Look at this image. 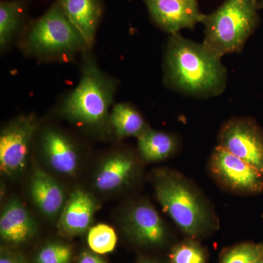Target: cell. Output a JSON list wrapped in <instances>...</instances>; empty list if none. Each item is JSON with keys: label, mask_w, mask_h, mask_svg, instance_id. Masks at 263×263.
I'll use <instances>...</instances> for the list:
<instances>
[{"label": "cell", "mask_w": 263, "mask_h": 263, "mask_svg": "<svg viewBox=\"0 0 263 263\" xmlns=\"http://www.w3.org/2000/svg\"><path fill=\"white\" fill-rule=\"evenodd\" d=\"M26 51L39 58H69L90 48L58 4L35 22L24 39Z\"/></svg>", "instance_id": "5"}, {"label": "cell", "mask_w": 263, "mask_h": 263, "mask_svg": "<svg viewBox=\"0 0 263 263\" xmlns=\"http://www.w3.org/2000/svg\"><path fill=\"white\" fill-rule=\"evenodd\" d=\"M137 138L138 150L142 157L148 162L165 160L177 148V143L174 136L149 128H147Z\"/></svg>", "instance_id": "17"}, {"label": "cell", "mask_w": 263, "mask_h": 263, "mask_svg": "<svg viewBox=\"0 0 263 263\" xmlns=\"http://www.w3.org/2000/svg\"><path fill=\"white\" fill-rule=\"evenodd\" d=\"M219 146L253 166L263 175V132L247 119H233L219 133Z\"/></svg>", "instance_id": "7"}, {"label": "cell", "mask_w": 263, "mask_h": 263, "mask_svg": "<svg viewBox=\"0 0 263 263\" xmlns=\"http://www.w3.org/2000/svg\"><path fill=\"white\" fill-rule=\"evenodd\" d=\"M123 229L133 242L143 247H158L167 240V228L157 210L141 202L127 209L122 219Z\"/></svg>", "instance_id": "9"}, {"label": "cell", "mask_w": 263, "mask_h": 263, "mask_svg": "<svg viewBox=\"0 0 263 263\" xmlns=\"http://www.w3.org/2000/svg\"><path fill=\"white\" fill-rule=\"evenodd\" d=\"M211 170L226 187L238 193H258L263 189V175L258 170L218 146L211 159Z\"/></svg>", "instance_id": "8"}, {"label": "cell", "mask_w": 263, "mask_h": 263, "mask_svg": "<svg viewBox=\"0 0 263 263\" xmlns=\"http://www.w3.org/2000/svg\"><path fill=\"white\" fill-rule=\"evenodd\" d=\"M151 17L171 34L183 29H194L202 23L205 15L200 12L197 0H143Z\"/></svg>", "instance_id": "10"}, {"label": "cell", "mask_w": 263, "mask_h": 263, "mask_svg": "<svg viewBox=\"0 0 263 263\" xmlns=\"http://www.w3.org/2000/svg\"><path fill=\"white\" fill-rule=\"evenodd\" d=\"M77 263H108L94 252L85 250L81 254Z\"/></svg>", "instance_id": "25"}, {"label": "cell", "mask_w": 263, "mask_h": 263, "mask_svg": "<svg viewBox=\"0 0 263 263\" xmlns=\"http://www.w3.org/2000/svg\"><path fill=\"white\" fill-rule=\"evenodd\" d=\"M99 203L91 194L78 189L71 193L60 215L58 228L62 234L76 236L90 229Z\"/></svg>", "instance_id": "12"}, {"label": "cell", "mask_w": 263, "mask_h": 263, "mask_svg": "<svg viewBox=\"0 0 263 263\" xmlns=\"http://www.w3.org/2000/svg\"><path fill=\"white\" fill-rule=\"evenodd\" d=\"M37 128L34 117L22 116L12 121L2 130L0 169L5 176L13 177L23 172Z\"/></svg>", "instance_id": "6"}, {"label": "cell", "mask_w": 263, "mask_h": 263, "mask_svg": "<svg viewBox=\"0 0 263 263\" xmlns=\"http://www.w3.org/2000/svg\"><path fill=\"white\" fill-rule=\"evenodd\" d=\"M29 193L43 215L53 219L61 214L65 204L62 186L47 173L36 168L31 176Z\"/></svg>", "instance_id": "15"}, {"label": "cell", "mask_w": 263, "mask_h": 263, "mask_svg": "<svg viewBox=\"0 0 263 263\" xmlns=\"http://www.w3.org/2000/svg\"><path fill=\"white\" fill-rule=\"evenodd\" d=\"M37 231L36 221L18 200H10L0 217V235L8 245H18L32 239Z\"/></svg>", "instance_id": "14"}, {"label": "cell", "mask_w": 263, "mask_h": 263, "mask_svg": "<svg viewBox=\"0 0 263 263\" xmlns=\"http://www.w3.org/2000/svg\"><path fill=\"white\" fill-rule=\"evenodd\" d=\"M165 81L171 87L195 97L220 95L226 87L227 70L221 57L203 43L171 34L164 57Z\"/></svg>", "instance_id": "1"}, {"label": "cell", "mask_w": 263, "mask_h": 263, "mask_svg": "<svg viewBox=\"0 0 263 263\" xmlns=\"http://www.w3.org/2000/svg\"><path fill=\"white\" fill-rule=\"evenodd\" d=\"M253 263H263V256L262 257H261V258L257 259V261H255V262Z\"/></svg>", "instance_id": "27"}, {"label": "cell", "mask_w": 263, "mask_h": 263, "mask_svg": "<svg viewBox=\"0 0 263 263\" xmlns=\"http://www.w3.org/2000/svg\"><path fill=\"white\" fill-rule=\"evenodd\" d=\"M108 124L119 138H138L148 128L139 112L127 103L114 105L109 115Z\"/></svg>", "instance_id": "18"}, {"label": "cell", "mask_w": 263, "mask_h": 263, "mask_svg": "<svg viewBox=\"0 0 263 263\" xmlns=\"http://www.w3.org/2000/svg\"><path fill=\"white\" fill-rule=\"evenodd\" d=\"M205 251L193 241H185L175 246L169 254L170 263H206Z\"/></svg>", "instance_id": "22"}, {"label": "cell", "mask_w": 263, "mask_h": 263, "mask_svg": "<svg viewBox=\"0 0 263 263\" xmlns=\"http://www.w3.org/2000/svg\"><path fill=\"white\" fill-rule=\"evenodd\" d=\"M261 3H262V5H263V0H261Z\"/></svg>", "instance_id": "28"}, {"label": "cell", "mask_w": 263, "mask_h": 263, "mask_svg": "<svg viewBox=\"0 0 263 263\" xmlns=\"http://www.w3.org/2000/svg\"><path fill=\"white\" fill-rule=\"evenodd\" d=\"M263 256V243H243L223 254L219 263H253Z\"/></svg>", "instance_id": "21"}, {"label": "cell", "mask_w": 263, "mask_h": 263, "mask_svg": "<svg viewBox=\"0 0 263 263\" xmlns=\"http://www.w3.org/2000/svg\"><path fill=\"white\" fill-rule=\"evenodd\" d=\"M41 150L48 163L59 174L73 176L79 165L75 143L63 132L48 127L41 133Z\"/></svg>", "instance_id": "11"}, {"label": "cell", "mask_w": 263, "mask_h": 263, "mask_svg": "<svg viewBox=\"0 0 263 263\" xmlns=\"http://www.w3.org/2000/svg\"><path fill=\"white\" fill-rule=\"evenodd\" d=\"M57 4L91 47L102 15L99 0H57Z\"/></svg>", "instance_id": "16"}, {"label": "cell", "mask_w": 263, "mask_h": 263, "mask_svg": "<svg viewBox=\"0 0 263 263\" xmlns=\"http://www.w3.org/2000/svg\"><path fill=\"white\" fill-rule=\"evenodd\" d=\"M87 242L89 248L95 253H110L117 247V233L111 227L105 224H99L89 230Z\"/></svg>", "instance_id": "20"}, {"label": "cell", "mask_w": 263, "mask_h": 263, "mask_svg": "<svg viewBox=\"0 0 263 263\" xmlns=\"http://www.w3.org/2000/svg\"><path fill=\"white\" fill-rule=\"evenodd\" d=\"M21 10L15 1L0 3V46L4 49L11 42L20 24Z\"/></svg>", "instance_id": "19"}, {"label": "cell", "mask_w": 263, "mask_h": 263, "mask_svg": "<svg viewBox=\"0 0 263 263\" xmlns=\"http://www.w3.org/2000/svg\"><path fill=\"white\" fill-rule=\"evenodd\" d=\"M0 263H27L18 252L2 247L0 253Z\"/></svg>", "instance_id": "24"}, {"label": "cell", "mask_w": 263, "mask_h": 263, "mask_svg": "<svg viewBox=\"0 0 263 263\" xmlns=\"http://www.w3.org/2000/svg\"><path fill=\"white\" fill-rule=\"evenodd\" d=\"M79 84L60 105V113L80 127L97 129L109 123L117 82L99 67L92 57H85Z\"/></svg>", "instance_id": "2"}, {"label": "cell", "mask_w": 263, "mask_h": 263, "mask_svg": "<svg viewBox=\"0 0 263 263\" xmlns=\"http://www.w3.org/2000/svg\"><path fill=\"white\" fill-rule=\"evenodd\" d=\"M134 157L126 152H116L104 159L95 175V187L110 193L126 186L136 176Z\"/></svg>", "instance_id": "13"}, {"label": "cell", "mask_w": 263, "mask_h": 263, "mask_svg": "<svg viewBox=\"0 0 263 263\" xmlns=\"http://www.w3.org/2000/svg\"><path fill=\"white\" fill-rule=\"evenodd\" d=\"M136 263H161L155 259L148 258V257H141L138 259Z\"/></svg>", "instance_id": "26"}, {"label": "cell", "mask_w": 263, "mask_h": 263, "mask_svg": "<svg viewBox=\"0 0 263 263\" xmlns=\"http://www.w3.org/2000/svg\"><path fill=\"white\" fill-rule=\"evenodd\" d=\"M154 186L161 207L185 234L198 238L214 228V216L205 200L182 176L158 171Z\"/></svg>", "instance_id": "3"}, {"label": "cell", "mask_w": 263, "mask_h": 263, "mask_svg": "<svg viewBox=\"0 0 263 263\" xmlns=\"http://www.w3.org/2000/svg\"><path fill=\"white\" fill-rule=\"evenodd\" d=\"M258 0H226L205 15L202 43L221 58L240 52L258 24Z\"/></svg>", "instance_id": "4"}, {"label": "cell", "mask_w": 263, "mask_h": 263, "mask_svg": "<svg viewBox=\"0 0 263 263\" xmlns=\"http://www.w3.org/2000/svg\"><path fill=\"white\" fill-rule=\"evenodd\" d=\"M72 247L62 242H51L43 246L35 257L36 263H70Z\"/></svg>", "instance_id": "23"}]
</instances>
